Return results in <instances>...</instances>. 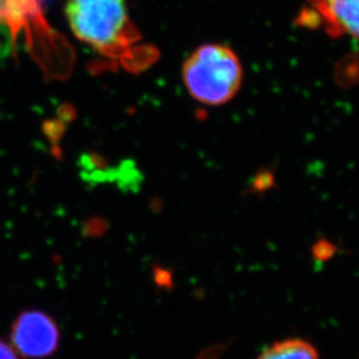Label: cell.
Masks as SVG:
<instances>
[{
  "instance_id": "obj_1",
  "label": "cell",
  "mask_w": 359,
  "mask_h": 359,
  "mask_svg": "<svg viewBox=\"0 0 359 359\" xmlns=\"http://www.w3.org/2000/svg\"><path fill=\"white\" fill-rule=\"evenodd\" d=\"M66 13L81 42L126 69H145L158 57L128 17L126 0H67Z\"/></svg>"
},
{
  "instance_id": "obj_2",
  "label": "cell",
  "mask_w": 359,
  "mask_h": 359,
  "mask_svg": "<svg viewBox=\"0 0 359 359\" xmlns=\"http://www.w3.org/2000/svg\"><path fill=\"white\" fill-rule=\"evenodd\" d=\"M182 79L194 100L208 107H219L229 103L242 87V65L228 46L207 43L187 57Z\"/></svg>"
},
{
  "instance_id": "obj_3",
  "label": "cell",
  "mask_w": 359,
  "mask_h": 359,
  "mask_svg": "<svg viewBox=\"0 0 359 359\" xmlns=\"http://www.w3.org/2000/svg\"><path fill=\"white\" fill-rule=\"evenodd\" d=\"M0 24L11 32L12 40L24 39L41 65L47 55L66 53V43L47 24L41 0H0Z\"/></svg>"
},
{
  "instance_id": "obj_4",
  "label": "cell",
  "mask_w": 359,
  "mask_h": 359,
  "mask_svg": "<svg viewBox=\"0 0 359 359\" xmlns=\"http://www.w3.org/2000/svg\"><path fill=\"white\" fill-rule=\"evenodd\" d=\"M11 341L25 358H47L59 349V327L43 311H22L12 325Z\"/></svg>"
},
{
  "instance_id": "obj_5",
  "label": "cell",
  "mask_w": 359,
  "mask_h": 359,
  "mask_svg": "<svg viewBox=\"0 0 359 359\" xmlns=\"http://www.w3.org/2000/svg\"><path fill=\"white\" fill-rule=\"evenodd\" d=\"M307 20L314 19L332 36L349 35L359 41V0H308ZM304 24V22H302Z\"/></svg>"
},
{
  "instance_id": "obj_6",
  "label": "cell",
  "mask_w": 359,
  "mask_h": 359,
  "mask_svg": "<svg viewBox=\"0 0 359 359\" xmlns=\"http://www.w3.org/2000/svg\"><path fill=\"white\" fill-rule=\"evenodd\" d=\"M258 359H318V355L311 344L295 339L274 343Z\"/></svg>"
},
{
  "instance_id": "obj_7",
  "label": "cell",
  "mask_w": 359,
  "mask_h": 359,
  "mask_svg": "<svg viewBox=\"0 0 359 359\" xmlns=\"http://www.w3.org/2000/svg\"><path fill=\"white\" fill-rule=\"evenodd\" d=\"M0 359H18L15 351L3 341H0Z\"/></svg>"
}]
</instances>
